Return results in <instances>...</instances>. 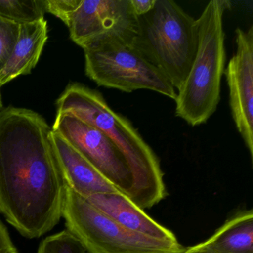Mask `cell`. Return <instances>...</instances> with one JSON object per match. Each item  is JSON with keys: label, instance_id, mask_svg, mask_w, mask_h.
Listing matches in <instances>:
<instances>
[{"label": "cell", "instance_id": "cell-17", "mask_svg": "<svg viewBox=\"0 0 253 253\" xmlns=\"http://www.w3.org/2000/svg\"><path fill=\"white\" fill-rule=\"evenodd\" d=\"M81 2V0H44L46 13L60 19L66 25Z\"/></svg>", "mask_w": 253, "mask_h": 253}, {"label": "cell", "instance_id": "cell-20", "mask_svg": "<svg viewBox=\"0 0 253 253\" xmlns=\"http://www.w3.org/2000/svg\"><path fill=\"white\" fill-rule=\"evenodd\" d=\"M183 253H214L211 250H207V249L201 248L197 245L192 246V247H188L185 249Z\"/></svg>", "mask_w": 253, "mask_h": 253}, {"label": "cell", "instance_id": "cell-21", "mask_svg": "<svg viewBox=\"0 0 253 253\" xmlns=\"http://www.w3.org/2000/svg\"><path fill=\"white\" fill-rule=\"evenodd\" d=\"M3 109V103H2V93H1V88H0V112Z\"/></svg>", "mask_w": 253, "mask_h": 253}, {"label": "cell", "instance_id": "cell-15", "mask_svg": "<svg viewBox=\"0 0 253 253\" xmlns=\"http://www.w3.org/2000/svg\"><path fill=\"white\" fill-rule=\"evenodd\" d=\"M37 253H88L79 240L68 230L45 238Z\"/></svg>", "mask_w": 253, "mask_h": 253}, {"label": "cell", "instance_id": "cell-19", "mask_svg": "<svg viewBox=\"0 0 253 253\" xmlns=\"http://www.w3.org/2000/svg\"><path fill=\"white\" fill-rule=\"evenodd\" d=\"M130 2L134 14L138 17L145 15L152 9L155 0H130Z\"/></svg>", "mask_w": 253, "mask_h": 253}, {"label": "cell", "instance_id": "cell-14", "mask_svg": "<svg viewBox=\"0 0 253 253\" xmlns=\"http://www.w3.org/2000/svg\"><path fill=\"white\" fill-rule=\"evenodd\" d=\"M44 0H0V16L18 24L44 19Z\"/></svg>", "mask_w": 253, "mask_h": 253}, {"label": "cell", "instance_id": "cell-2", "mask_svg": "<svg viewBox=\"0 0 253 253\" xmlns=\"http://www.w3.org/2000/svg\"><path fill=\"white\" fill-rule=\"evenodd\" d=\"M57 115L67 114L101 130L118 146L132 177L129 199L141 210L167 195L159 159L132 124L113 110L103 96L78 83L69 84L56 103Z\"/></svg>", "mask_w": 253, "mask_h": 253}, {"label": "cell", "instance_id": "cell-12", "mask_svg": "<svg viewBox=\"0 0 253 253\" xmlns=\"http://www.w3.org/2000/svg\"><path fill=\"white\" fill-rule=\"evenodd\" d=\"M20 25L15 46L0 71V88L20 75L30 74L38 64L48 41V23L45 19Z\"/></svg>", "mask_w": 253, "mask_h": 253}, {"label": "cell", "instance_id": "cell-3", "mask_svg": "<svg viewBox=\"0 0 253 253\" xmlns=\"http://www.w3.org/2000/svg\"><path fill=\"white\" fill-rule=\"evenodd\" d=\"M230 7L227 0H211L197 20L196 54L175 99L176 115L192 126L207 122L220 103L226 58L223 14Z\"/></svg>", "mask_w": 253, "mask_h": 253}, {"label": "cell", "instance_id": "cell-18", "mask_svg": "<svg viewBox=\"0 0 253 253\" xmlns=\"http://www.w3.org/2000/svg\"><path fill=\"white\" fill-rule=\"evenodd\" d=\"M0 253H20L14 245L5 225L0 220Z\"/></svg>", "mask_w": 253, "mask_h": 253}, {"label": "cell", "instance_id": "cell-11", "mask_svg": "<svg viewBox=\"0 0 253 253\" xmlns=\"http://www.w3.org/2000/svg\"><path fill=\"white\" fill-rule=\"evenodd\" d=\"M56 155L65 184L84 198L96 194L118 192L79 152L52 130Z\"/></svg>", "mask_w": 253, "mask_h": 253}, {"label": "cell", "instance_id": "cell-5", "mask_svg": "<svg viewBox=\"0 0 253 253\" xmlns=\"http://www.w3.org/2000/svg\"><path fill=\"white\" fill-rule=\"evenodd\" d=\"M81 48L85 54V74L100 86L128 93L150 90L175 100V88L136 48L133 40L105 35Z\"/></svg>", "mask_w": 253, "mask_h": 253}, {"label": "cell", "instance_id": "cell-16", "mask_svg": "<svg viewBox=\"0 0 253 253\" xmlns=\"http://www.w3.org/2000/svg\"><path fill=\"white\" fill-rule=\"evenodd\" d=\"M20 25L0 16V71L5 66L15 46Z\"/></svg>", "mask_w": 253, "mask_h": 253}, {"label": "cell", "instance_id": "cell-6", "mask_svg": "<svg viewBox=\"0 0 253 253\" xmlns=\"http://www.w3.org/2000/svg\"><path fill=\"white\" fill-rule=\"evenodd\" d=\"M62 217L66 230L88 253H183L180 243L159 241L126 229L65 184Z\"/></svg>", "mask_w": 253, "mask_h": 253}, {"label": "cell", "instance_id": "cell-10", "mask_svg": "<svg viewBox=\"0 0 253 253\" xmlns=\"http://www.w3.org/2000/svg\"><path fill=\"white\" fill-rule=\"evenodd\" d=\"M85 199L126 229L159 241H178L171 230L149 217L121 192L96 194Z\"/></svg>", "mask_w": 253, "mask_h": 253}, {"label": "cell", "instance_id": "cell-1", "mask_svg": "<svg viewBox=\"0 0 253 253\" xmlns=\"http://www.w3.org/2000/svg\"><path fill=\"white\" fill-rule=\"evenodd\" d=\"M64 195L52 128L35 111L2 109L0 213L25 238H41L60 222Z\"/></svg>", "mask_w": 253, "mask_h": 253}, {"label": "cell", "instance_id": "cell-13", "mask_svg": "<svg viewBox=\"0 0 253 253\" xmlns=\"http://www.w3.org/2000/svg\"><path fill=\"white\" fill-rule=\"evenodd\" d=\"M214 253H253V211L241 210L210 238L196 244Z\"/></svg>", "mask_w": 253, "mask_h": 253}, {"label": "cell", "instance_id": "cell-9", "mask_svg": "<svg viewBox=\"0 0 253 253\" xmlns=\"http://www.w3.org/2000/svg\"><path fill=\"white\" fill-rule=\"evenodd\" d=\"M235 34L236 51L224 74L232 118L253 161V26Z\"/></svg>", "mask_w": 253, "mask_h": 253}, {"label": "cell", "instance_id": "cell-4", "mask_svg": "<svg viewBox=\"0 0 253 253\" xmlns=\"http://www.w3.org/2000/svg\"><path fill=\"white\" fill-rule=\"evenodd\" d=\"M198 40L197 20L172 0H155L149 12L137 17L133 43L178 90L193 63Z\"/></svg>", "mask_w": 253, "mask_h": 253}, {"label": "cell", "instance_id": "cell-8", "mask_svg": "<svg viewBox=\"0 0 253 253\" xmlns=\"http://www.w3.org/2000/svg\"><path fill=\"white\" fill-rule=\"evenodd\" d=\"M66 26L71 39L82 47L105 35L134 40L137 17L130 0H81Z\"/></svg>", "mask_w": 253, "mask_h": 253}, {"label": "cell", "instance_id": "cell-7", "mask_svg": "<svg viewBox=\"0 0 253 253\" xmlns=\"http://www.w3.org/2000/svg\"><path fill=\"white\" fill-rule=\"evenodd\" d=\"M52 130L129 199L132 189L131 171L124 155L109 136L67 114L57 115Z\"/></svg>", "mask_w": 253, "mask_h": 253}]
</instances>
